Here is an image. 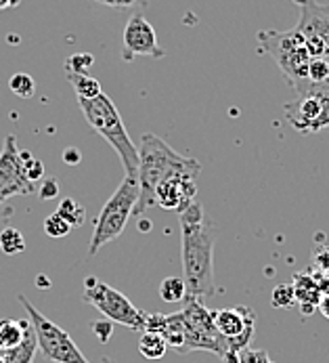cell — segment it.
<instances>
[{"instance_id":"18","label":"cell","mask_w":329,"mask_h":363,"mask_svg":"<svg viewBox=\"0 0 329 363\" xmlns=\"http://www.w3.org/2000/svg\"><path fill=\"white\" fill-rule=\"evenodd\" d=\"M57 214H59L65 223H69L71 229H74V227H82V225L86 223V210H84V206H82L80 202H76L74 198H63V200L59 202Z\"/></svg>"},{"instance_id":"29","label":"cell","mask_w":329,"mask_h":363,"mask_svg":"<svg viewBox=\"0 0 329 363\" xmlns=\"http://www.w3.org/2000/svg\"><path fill=\"white\" fill-rule=\"evenodd\" d=\"M38 196H40V200H55L59 196V183L55 179H42V183L38 187Z\"/></svg>"},{"instance_id":"10","label":"cell","mask_w":329,"mask_h":363,"mask_svg":"<svg viewBox=\"0 0 329 363\" xmlns=\"http://www.w3.org/2000/svg\"><path fill=\"white\" fill-rule=\"evenodd\" d=\"M36 191V183L28 181L23 164L19 160L17 139L8 135L0 152V204L13 196H30Z\"/></svg>"},{"instance_id":"30","label":"cell","mask_w":329,"mask_h":363,"mask_svg":"<svg viewBox=\"0 0 329 363\" xmlns=\"http://www.w3.org/2000/svg\"><path fill=\"white\" fill-rule=\"evenodd\" d=\"M313 271L329 273V246H323L315 252L313 257Z\"/></svg>"},{"instance_id":"13","label":"cell","mask_w":329,"mask_h":363,"mask_svg":"<svg viewBox=\"0 0 329 363\" xmlns=\"http://www.w3.org/2000/svg\"><path fill=\"white\" fill-rule=\"evenodd\" d=\"M197 196V183L189 177H172L162 181L156 187V206L170 210V212H183L195 202Z\"/></svg>"},{"instance_id":"5","label":"cell","mask_w":329,"mask_h":363,"mask_svg":"<svg viewBox=\"0 0 329 363\" xmlns=\"http://www.w3.org/2000/svg\"><path fill=\"white\" fill-rule=\"evenodd\" d=\"M139 194H141L139 179L137 177H124V181L120 183V187L105 202V206L101 208V212L95 220V231L91 238L88 257H95L103 246H108L110 242L117 240L124 233L130 216L134 214Z\"/></svg>"},{"instance_id":"24","label":"cell","mask_w":329,"mask_h":363,"mask_svg":"<svg viewBox=\"0 0 329 363\" xmlns=\"http://www.w3.org/2000/svg\"><path fill=\"white\" fill-rule=\"evenodd\" d=\"M308 80H311V84H323V82H328L329 59H325V57L311 59V63H308Z\"/></svg>"},{"instance_id":"15","label":"cell","mask_w":329,"mask_h":363,"mask_svg":"<svg viewBox=\"0 0 329 363\" xmlns=\"http://www.w3.org/2000/svg\"><path fill=\"white\" fill-rule=\"evenodd\" d=\"M36 351H38L36 332H34L32 323H28L21 342L13 349L2 351V357H4V363H32L36 357Z\"/></svg>"},{"instance_id":"12","label":"cell","mask_w":329,"mask_h":363,"mask_svg":"<svg viewBox=\"0 0 329 363\" xmlns=\"http://www.w3.org/2000/svg\"><path fill=\"white\" fill-rule=\"evenodd\" d=\"M298 11L296 30L304 38H317L325 47V59H329V4H319L317 0H292Z\"/></svg>"},{"instance_id":"32","label":"cell","mask_w":329,"mask_h":363,"mask_svg":"<svg viewBox=\"0 0 329 363\" xmlns=\"http://www.w3.org/2000/svg\"><path fill=\"white\" fill-rule=\"evenodd\" d=\"M80 160H82V154H80L78 150H65V152H63V162L69 164V166L80 164Z\"/></svg>"},{"instance_id":"23","label":"cell","mask_w":329,"mask_h":363,"mask_svg":"<svg viewBox=\"0 0 329 363\" xmlns=\"http://www.w3.org/2000/svg\"><path fill=\"white\" fill-rule=\"evenodd\" d=\"M95 63V57L91 52H76L67 57L65 61V72L67 74H86Z\"/></svg>"},{"instance_id":"4","label":"cell","mask_w":329,"mask_h":363,"mask_svg":"<svg viewBox=\"0 0 329 363\" xmlns=\"http://www.w3.org/2000/svg\"><path fill=\"white\" fill-rule=\"evenodd\" d=\"M78 105L91 124L95 133H99L115 154L122 160V166L126 170V177H137L139 172V147L132 143L130 135L126 133V126L122 122V116L110 95L101 93L97 99H78Z\"/></svg>"},{"instance_id":"33","label":"cell","mask_w":329,"mask_h":363,"mask_svg":"<svg viewBox=\"0 0 329 363\" xmlns=\"http://www.w3.org/2000/svg\"><path fill=\"white\" fill-rule=\"evenodd\" d=\"M319 313H321L325 319H329V292L328 294H323L321 301H319Z\"/></svg>"},{"instance_id":"3","label":"cell","mask_w":329,"mask_h":363,"mask_svg":"<svg viewBox=\"0 0 329 363\" xmlns=\"http://www.w3.org/2000/svg\"><path fill=\"white\" fill-rule=\"evenodd\" d=\"M258 49L273 57L277 67L281 69L285 82L292 86V91L298 95H304L313 84L308 80V63L311 55L306 51L304 36L294 28L287 32L277 30H260L256 34Z\"/></svg>"},{"instance_id":"7","label":"cell","mask_w":329,"mask_h":363,"mask_svg":"<svg viewBox=\"0 0 329 363\" xmlns=\"http://www.w3.org/2000/svg\"><path fill=\"white\" fill-rule=\"evenodd\" d=\"M19 303L28 313V319L36 332V340H38V349L40 353L53 363H91L84 353L78 349V345L71 340V336L53 323L51 319H47L42 313L38 311L23 294H19Z\"/></svg>"},{"instance_id":"26","label":"cell","mask_w":329,"mask_h":363,"mask_svg":"<svg viewBox=\"0 0 329 363\" xmlns=\"http://www.w3.org/2000/svg\"><path fill=\"white\" fill-rule=\"evenodd\" d=\"M103 6H110V9H115V11H141L147 6V0H95Z\"/></svg>"},{"instance_id":"6","label":"cell","mask_w":329,"mask_h":363,"mask_svg":"<svg viewBox=\"0 0 329 363\" xmlns=\"http://www.w3.org/2000/svg\"><path fill=\"white\" fill-rule=\"evenodd\" d=\"M82 298H84V303L93 305L97 311L103 313V317L113 323L126 325L132 332H145L147 313L137 309L126 294L108 286L99 277L91 275L84 279V296Z\"/></svg>"},{"instance_id":"27","label":"cell","mask_w":329,"mask_h":363,"mask_svg":"<svg viewBox=\"0 0 329 363\" xmlns=\"http://www.w3.org/2000/svg\"><path fill=\"white\" fill-rule=\"evenodd\" d=\"M21 164H23V172H25L28 181H32V183L42 181V177H45V164H42L40 160L30 157V160H25V162H21Z\"/></svg>"},{"instance_id":"35","label":"cell","mask_w":329,"mask_h":363,"mask_svg":"<svg viewBox=\"0 0 329 363\" xmlns=\"http://www.w3.org/2000/svg\"><path fill=\"white\" fill-rule=\"evenodd\" d=\"M0 363H4V357H2V351H0Z\"/></svg>"},{"instance_id":"14","label":"cell","mask_w":329,"mask_h":363,"mask_svg":"<svg viewBox=\"0 0 329 363\" xmlns=\"http://www.w3.org/2000/svg\"><path fill=\"white\" fill-rule=\"evenodd\" d=\"M292 286L296 292V305H300L302 315L308 317L319 309V301H321L323 292L319 290V286L311 273H296Z\"/></svg>"},{"instance_id":"17","label":"cell","mask_w":329,"mask_h":363,"mask_svg":"<svg viewBox=\"0 0 329 363\" xmlns=\"http://www.w3.org/2000/svg\"><path fill=\"white\" fill-rule=\"evenodd\" d=\"M139 351L147 359H162L166 355V351H168V345H166V340L158 332L145 330L141 334V340H139Z\"/></svg>"},{"instance_id":"20","label":"cell","mask_w":329,"mask_h":363,"mask_svg":"<svg viewBox=\"0 0 329 363\" xmlns=\"http://www.w3.org/2000/svg\"><path fill=\"white\" fill-rule=\"evenodd\" d=\"M160 296L166 303H180L187 296V286L183 277H166L160 284Z\"/></svg>"},{"instance_id":"11","label":"cell","mask_w":329,"mask_h":363,"mask_svg":"<svg viewBox=\"0 0 329 363\" xmlns=\"http://www.w3.org/2000/svg\"><path fill=\"white\" fill-rule=\"evenodd\" d=\"M122 59L124 61H132L134 57H154L160 59L164 57L166 51L160 47L158 36L154 26L143 17V13L134 11L124 28V36H122Z\"/></svg>"},{"instance_id":"31","label":"cell","mask_w":329,"mask_h":363,"mask_svg":"<svg viewBox=\"0 0 329 363\" xmlns=\"http://www.w3.org/2000/svg\"><path fill=\"white\" fill-rule=\"evenodd\" d=\"M91 328H95L93 332L99 336V340L101 342H108L110 340V336L113 334V328H111V321H95V323H91Z\"/></svg>"},{"instance_id":"8","label":"cell","mask_w":329,"mask_h":363,"mask_svg":"<svg viewBox=\"0 0 329 363\" xmlns=\"http://www.w3.org/2000/svg\"><path fill=\"white\" fill-rule=\"evenodd\" d=\"M285 120L298 133H319L329 126V80L313 84L304 95L285 105Z\"/></svg>"},{"instance_id":"28","label":"cell","mask_w":329,"mask_h":363,"mask_svg":"<svg viewBox=\"0 0 329 363\" xmlns=\"http://www.w3.org/2000/svg\"><path fill=\"white\" fill-rule=\"evenodd\" d=\"M237 363H275L267 351H258V349H243L239 353V359Z\"/></svg>"},{"instance_id":"19","label":"cell","mask_w":329,"mask_h":363,"mask_svg":"<svg viewBox=\"0 0 329 363\" xmlns=\"http://www.w3.org/2000/svg\"><path fill=\"white\" fill-rule=\"evenodd\" d=\"M0 250L4 255H19L25 250V238L15 227H4L0 231Z\"/></svg>"},{"instance_id":"2","label":"cell","mask_w":329,"mask_h":363,"mask_svg":"<svg viewBox=\"0 0 329 363\" xmlns=\"http://www.w3.org/2000/svg\"><path fill=\"white\" fill-rule=\"evenodd\" d=\"M202 172V164L193 157L176 154L164 139L156 135H143L139 147V202L134 206V214H143L147 208L156 206V187L172 177H189L197 181Z\"/></svg>"},{"instance_id":"9","label":"cell","mask_w":329,"mask_h":363,"mask_svg":"<svg viewBox=\"0 0 329 363\" xmlns=\"http://www.w3.org/2000/svg\"><path fill=\"white\" fill-rule=\"evenodd\" d=\"M214 325L219 334L229 342L231 353L239 355L243 349L250 347L254 328H256V315L250 307H229L214 311Z\"/></svg>"},{"instance_id":"22","label":"cell","mask_w":329,"mask_h":363,"mask_svg":"<svg viewBox=\"0 0 329 363\" xmlns=\"http://www.w3.org/2000/svg\"><path fill=\"white\" fill-rule=\"evenodd\" d=\"M271 305L279 309H289L296 305V292L292 284H277L271 294Z\"/></svg>"},{"instance_id":"21","label":"cell","mask_w":329,"mask_h":363,"mask_svg":"<svg viewBox=\"0 0 329 363\" xmlns=\"http://www.w3.org/2000/svg\"><path fill=\"white\" fill-rule=\"evenodd\" d=\"M8 89H11L13 95H17V97H21V99H32L34 93H36V82H34V78H32L30 74L19 72V74H13V76H11Z\"/></svg>"},{"instance_id":"1","label":"cell","mask_w":329,"mask_h":363,"mask_svg":"<svg viewBox=\"0 0 329 363\" xmlns=\"http://www.w3.org/2000/svg\"><path fill=\"white\" fill-rule=\"evenodd\" d=\"M219 231L204 214V206L193 202L180 212V259L183 279L189 298H212L217 294L214 246Z\"/></svg>"},{"instance_id":"16","label":"cell","mask_w":329,"mask_h":363,"mask_svg":"<svg viewBox=\"0 0 329 363\" xmlns=\"http://www.w3.org/2000/svg\"><path fill=\"white\" fill-rule=\"evenodd\" d=\"M67 80L74 86L78 99H97L103 93L101 82L88 74H67Z\"/></svg>"},{"instance_id":"34","label":"cell","mask_w":329,"mask_h":363,"mask_svg":"<svg viewBox=\"0 0 329 363\" xmlns=\"http://www.w3.org/2000/svg\"><path fill=\"white\" fill-rule=\"evenodd\" d=\"M101 363H113V362H111L110 357H103V359H101Z\"/></svg>"},{"instance_id":"25","label":"cell","mask_w":329,"mask_h":363,"mask_svg":"<svg viewBox=\"0 0 329 363\" xmlns=\"http://www.w3.org/2000/svg\"><path fill=\"white\" fill-rule=\"evenodd\" d=\"M69 231H71L69 223H65L57 212L45 218V233H47L49 238H65Z\"/></svg>"}]
</instances>
